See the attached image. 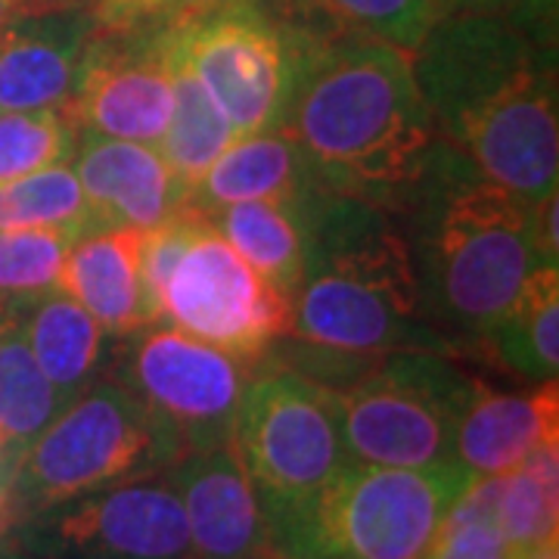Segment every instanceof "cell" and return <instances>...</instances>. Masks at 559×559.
Instances as JSON below:
<instances>
[{
    "mask_svg": "<svg viewBox=\"0 0 559 559\" xmlns=\"http://www.w3.org/2000/svg\"><path fill=\"white\" fill-rule=\"evenodd\" d=\"M171 35V25H168ZM237 140L234 128L221 116V109L205 94L197 75L175 47L171 38V119L159 140V156L193 193L202 175L215 165L221 153Z\"/></svg>",
    "mask_w": 559,
    "mask_h": 559,
    "instance_id": "cell-25",
    "label": "cell"
},
{
    "mask_svg": "<svg viewBox=\"0 0 559 559\" xmlns=\"http://www.w3.org/2000/svg\"><path fill=\"white\" fill-rule=\"evenodd\" d=\"M473 476L460 466L345 463L314 495L267 513V544L293 559H423Z\"/></svg>",
    "mask_w": 559,
    "mask_h": 559,
    "instance_id": "cell-5",
    "label": "cell"
},
{
    "mask_svg": "<svg viewBox=\"0 0 559 559\" xmlns=\"http://www.w3.org/2000/svg\"><path fill=\"white\" fill-rule=\"evenodd\" d=\"M0 230H57L72 240L97 230L75 168L57 162L0 183Z\"/></svg>",
    "mask_w": 559,
    "mask_h": 559,
    "instance_id": "cell-26",
    "label": "cell"
},
{
    "mask_svg": "<svg viewBox=\"0 0 559 559\" xmlns=\"http://www.w3.org/2000/svg\"><path fill=\"white\" fill-rule=\"evenodd\" d=\"M20 13H25V10H22L16 0H0V25L10 22L13 16H20Z\"/></svg>",
    "mask_w": 559,
    "mask_h": 559,
    "instance_id": "cell-35",
    "label": "cell"
},
{
    "mask_svg": "<svg viewBox=\"0 0 559 559\" xmlns=\"http://www.w3.org/2000/svg\"><path fill=\"white\" fill-rule=\"evenodd\" d=\"M81 128L69 109L0 112V183L75 156Z\"/></svg>",
    "mask_w": 559,
    "mask_h": 559,
    "instance_id": "cell-27",
    "label": "cell"
},
{
    "mask_svg": "<svg viewBox=\"0 0 559 559\" xmlns=\"http://www.w3.org/2000/svg\"><path fill=\"white\" fill-rule=\"evenodd\" d=\"M168 481L187 516L193 559H249L267 547L259 491L230 441L183 454Z\"/></svg>",
    "mask_w": 559,
    "mask_h": 559,
    "instance_id": "cell-15",
    "label": "cell"
},
{
    "mask_svg": "<svg viewBox=\"0 0 559 559\" xmlns=\"http://www.w3.org/2000/svg\"><path fill=\"white\" fill-rule=\"evenodd\" d=\"M143 230H87L66 249L60 289L79 301L109 336L153 323L140 289Z\"/></svg>",
    "mask_w": 559,
    "mask_h": 559,
    "instance_id": "cell-18",
    "label": "cell"
},
{
    "mask_svg": "<svg viewBox=\"0 0 559 559\" xmlns=\"http://www.w3.org/2000/svg\"><path fill=\"white\" fill-rule=\"evenodd\" d=\"M510 559H557V540L554 544H540V547L525 550V554H513Z\"/></svg>",
    "mask_w": 559,
    "mask_h": 559,
    "instance_id": "cell-34",
    "label": "cell"
},
{
    "mask_svg": "<svg viewBox=\"0 0 559 559\" xmlns=\"http://www.w3.org/2000/svg\"><path fill=\"white\" fill-rule=\"evenodd\" d=\"M423 559H510V547L491 522L441 525Z\"/></svg>",
    "mask_w": 559,
    "mask_h": 559,
    "instance_id": "cell-31",
    "label": "cell"
},
{
    "mask_svg": "<svg viewBox=\"0 0 559 559\" xmlns=\"http://www.w3.org/2000/svg\"><path fill=\"white\" fill-rule=\"evenodd\" d=\"M320 187L289 200L224 205L205 218L274 289L293 299L308 252V209Z\"/></svg>",
    "mask_w": 559,
    "mask_h": 559,
    "instance_id": "cell-22",
    "label": "cell"
},
{
    "mask_svg": "<svg viewBox=\"0 0 559 559\" xmlns=\"http://www.w3.org/2000/svg\"><path fill=\"white\" fill-rule=\"evenodd\" d=\"M72 159L97 230H153L190 209V190L156 146L81 131Z\"/></svg>",
    "mask_w": 559,
    "mask_h": 559,
    "instance_id": "cell-16",
    "label": "cell"
},
{
    "mask_svg": "<svg viewBox=\"0 0 559 559\" xmlns=\"http://www.w3.org/2000/svg\"><path fill=\"white\" fill-rule=\"evenodd\" d=\"M168 25L94 32L69 103L84 134L159 146L171 119Z\"/></svg>",
    "mask_w": 559,
    "mask_h": 559,
    "instance_id": "cell-13",
    "label": "cell"
},
{
    "mask_svg": "<svg viewBox=\"0 0 559 559\" xmlns=\"http://www.w3.org/2000/svg\"><path fill=\"white\" fill-rule=\"evenodd\" d=\"M476 380L444 352L404 348L377 358L340 399L348 463L439 469L457 463L454 436Z\"/></svg>",
    "mask_w": 559,
    "mask_h": 559,
    "instance_id": "cell-7",
    "label": "cell"
},
{
    "mask_svg": "<svg viewBox=\"0 0 559 559\" xmlns=\"http://www.w3.org/2000/svg\"><path fill=\"white\" fill-rule=\"evenodd\" d=\"M296 38L280 128L299 143L323 190L392 212L436 140L414 53L364 35L296 28Z\"/></svg>",
    "mask_w": 559,
    "mask_h": 559,
    "instance_id": "cell-2",
    "label": "cell"
},
{
    "mask_svg": "<svg viewBox=\"0 0 559 559\" xmlns=\"http://www.w3.org/2000/svg\"><path fill=\"white\" fill-rule=\"evenodd\" d=\"M230 444L264 516L314 495L348 463L336 392L271 355L252 364Z\"/></svg>",
    "mask_w": 559,
    "mask_h": 559,
    "instance_id": "cell-8",
    "label": "cell"
},
{
    "mask_svg": "<svg viewBox=\"0 0 559 559\" xmlns=\"http://www.w3.org/2000/svg\"><path fill=\"white\" fill-rule=\"evenodd\" d=\"M171 38L237 138L280 128L299 38L267 0H209L171 22Z\"/></svg>",
    "mask_w": 559,
    "mask_h": 559,
    "instance_id": "cell-9",
    "label": "cell"
},
{
    "mask_svg": "<svg viewBox=\"0 0 559 559\" xmlns=\"http://www.w3.org/2000/svg\"><path fill=\"white\" fill-rule=\"evenodd\" d=\"M72 242L57 230H0V301L60 286L62 259Z\"/></svg>",
    "mask_w": 559,
    "mask_h": 559,
    "instance_id": "cell-29",
    "label": "cell"
},
{
    "mask_svg": "<svg viewBox=\"0 0 559 559\" xmlns=\"http://www.w3.org/2000/svg\"><path fill=\"white\" fill-rule=\"evenodd\" d=\"M481 355L525 382H554L559 373V267H538L520 299L488 330Z\"/></svg>",
    "mask_w": 559,
    "mask_h": 559,
    "instance_id": "cell-23",
    "label": "cell"
},
{
    "mask_svg": "<svg viewBox=\"0 0 559 559\" xmlns=\"http://www.w3.org/2000/svg\"><path fill=\"white\" fill-rule=\"evenodd\" d=\"M557 380L528 392H498L476 380L454 436V457L473 476H503L516 469L540 441L557 439Z\"/></svg>",
    "mask_w": 559,
    "mask_h": 559,
    "instance_id": "cell-17",
    "label": "cell"
},
{
    "mask_svg": "<svg viewBox=\"0 0 559 559\" xmlns=\"http://www.w3.org/2000/svg\"><path fill=\"white\" fill-rule=\"evenodd\" d=\"M183 454L178 436L138 395L100 377L25 451L0 503V528L60 500L165 476Z\"/></svg>",
    "mask_w": 559,
    "mask_h": 559,
    "instance_id": "cell-6",
    "label": "cell"
},
{
    "mask_svg": "<svg viewBox=\"0 0 559 559\" xmlns=\"http://www.w3.org/2000/svg\"><path fill=\"white\" fill-rule=\"evenodd\" d=\"M557 495L559 485H547L522 463L503 473L498 532L510 547V557L557 540Z\"/></svg>",
    "mask_w": 559,
    "mask_h": 559,
    "instance_id": "cell-28",
    "label": "cell"
},
{
    "mask_svg": "<svg viewBox=\"0 0 559 559\" xmlns=\"http://www.w3.org/2000/svg\"><path fill=\"white\" fill-rule=\"evenodd\" d=\"M320 187L299 143L283 128L237 138L190 193V209L202 215L252 200H289Z\"/></svg>",
    "mask_w": 559,
    "mask_h": 559,
    "instance_id": "cell-20",
    "label": "cell"
},
{
    "mask_svg": "<svg viewBox=\"0 0 559 559\" xmlns=\"http://www.w3.org/2000/svg\"><path fill=\"white\" fill-rule=\"evenodd\" d=\"M286 340L345 358L444 352L417 308L407 242L389 209L320 187Z\"/></svg>",
    "mask_w": 559,
    "mask_h": 559,
    "instance_id": "cell-4",
    "label": "cell"
},
{
    "mask_svg": "<svg viewBox=\"0 0 559 559\" xmlns=\"http://www.w3.org/2000/svg\"><path fill=\"white\" fill-rule=\"evenodd\" d=\"M32 355L53 382L62 404H72L84 389L100 380L112 340L97 320L60 286L25 299H13Z\"/></svg>",
    "mask_w": 559,
    "mask_h": 559,
    "instance_id": "cell-19",
    "label": "cell"
},
{
    "mask_svg": "<svg viewBox=\"0 0 559 559\" xmlns=\"http://www.w3.org/2000/svg\"><path fill=\"white\" fill-rule=\"evenodd\" d=\"M293 301L274 289L205 221L183 249L162 296V323L255 364L286 340Z\"/></svg>",
    "mask_w": 559,
    "mask_h": 559,
    "instance_id": "cell-12",
    "label": "cell"
},
{
    "mask_svg": "<svg viewBox=\"0 0 559 559\" xmlns=\"http://www.w3.org/2000/svg\"><path fill=\"white\" fill-rule=\"evenodd\" d=\"M97 32L87 7L20 13L0 25V112L69 109Z\"/></svg>",
    "mask_w": 559,
    "mask_h": 559,
    "instance_id": "cell-14",
    "label": "cell"
},
{
    "mask_svg": "<svg viewBox=\"0 0 559 559\" xmlns=\"http://www.w3.org/2000/svg\"><path fill=\"white\" fill-rule=\"evenodd\" d=\"M392 215L407 242L419 318L448 352L481 355L495 320L544 267L532 205L436 138Z\"/></svg>",
    "mask_w": 559,
    "mask_h": 559,
    "instance_id": "cell-3",
    "label": "cell"
},
{
    "mask_svg": "<svg viewBox=\"0 0 559 559\" xmlns=\"http://www.w3.org/2000/svg\"><path fill=\"white\" fill-rule=\"evenodd\" d=\"M249 559H293V557L280 554L277 547H271V544H267V547H261L259 554H255V557H249Z\"/></svg>",
    "mask_w": 559,
    "mask_h": 559,
    "instance_id": "cell-36",
    "label": "cell"
},
{
    "mask_svg": "<svg viewBox=\"0 0 559 559\" xmlns=\"http://www.w3.org/2000/svg\"><path fill=\"white\" fill-rule=\"evenodd\" d=\"M436 138L528 205L557 193L554 35L516 13H441L414 50Z\"/></svg>",
    "mask_w": 559,
    "mask_h": 559,
    "instance_id": "cell-1",
    "label": "cell"
},
{
    "mask_svg": "<svg viewBox=\"0 0 559 559\" xmlns=\"http://www.w3.org/2000/svg\"><path fill=\"white\" fill-rule=\"evenodd\" d=\"M62 407L25 342L13 301H0V503L25 451Z\"/></svg>",
    "mask_w": 559,
    "mask_h": 559,
    "instance_id": "cell-21",
    "label": "cell"
},
{
    "mask_svg": "<svg viewBox=\"0 0 559 559\" xmlns=\"http://www.w3.org/2000/svg\"><path fill=\"white\" fill-rule=\"evenodd\" d=\"M441 13H516L522 20L547 28L554 25L557 0H439Z\"/></svg>",
    "mask_w": 559,
    "mask_h": 559,
    "instance_id": "cell-32",
    "label": "cell"
},
{
    "mask_svg": "<svg viewBox=\"0 0 559 559\" xmlns=\"http://www.w3.org/2000/svg\"><path fill=\"white\" fill-rule=\"evenodd\" d=\"M280 20L311 35H364L417 50L441 16L439 0H267Z\"/></svg>",
    "mask_w": 559,
    "mask_h": 559,
    "instance_id": "cell-24",
    "label": "cell"
},
{
    "mask_svg": "<svg viewBox=\"0 0 559 559\" xmlns=\"http://www.w3.org/2000/svg\"><path fill=\"white\" fill-rule=\"evenodd\" d=\"M7 535L10 559H193L168 473L60 500L10 522Z\"/></svg>",
    "mask_w": 559,
    "mask_h": 559,
    "instance_id": "cell-11",
    "label": "cell"
},
{
    "mask_svg": "<svg viewBox=\"0 0 559 559\" xmlns=\"http://www.w3.org/2000/svg\"><path fill=\"white\" fill-rule=\"evenodd\" d=\"M25 13L35 10H57V7H87V0H16Z\"/></svg>",
    "mask_w": 559,
    "mask_h": 559,
    "instance_id": "cell-33",
    "label": "cell"
},
{
    "mask_svg": "<svg viewBox=\"0 0 559 559\" xmlns=\"http://www.w3.org/2000/svg\"><path fill=\"white\" fill-rule=\"evenodd\" d=\"M209 0H87V10L103 32L156 28L193 13Z\"/></svg>",
    "mask_w": 559,
    "mask_h": 559,
    "instance_id": "cell-30",
    "label": "cell"
},
{
    "mask_svg": "<svg viewBox=\"0 0 559 559\" xmlns=\"http://www.w3.org/2000/svg\"><path fill=\"white\" fill-rule=\"evenodd\" d=\"M252 364L183 333L146 323L112 340L103 377L138 395L175 432L183 451L230 441Z\"/></svg>",
    "mask_w": 559,
    "mask_h": 559,
    "instance_id": "cell-10",
    "label": "cell"
}]
</instances>
